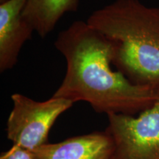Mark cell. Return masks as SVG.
<instances>
[{"label":"cell","mask_w":159,"mask_h":159,"mask_svg":"<svg viewBox=\"0 0 159 159\" xmlns=\"http://www.w3.org/2000/svg\"><path fill=\"white\" fill-rule=\"evenodd\" d=\"M54 45L65 57L66 71L53 97L86 102L107 116H135L156 101L158 88L134 84L112 68L111 43L87 21H74L59 33Z\"/></svg>","instance_id":"6da1fadb"},{"label":"cell","mask_w":159,"mask_h":159,"mask_svg":"<svg viewBox=\"0 0 159 159\" xmlns=\"http://www.w3.org/2000/svg\"><path fill=\"white\" fill-rule=\"evenodd\" d=\"M86 21L111 43L116 70L134 84L158 88V7L115 0L93 12Z\"/></svg>","instance_id":"7a4b0ae2"},{"label":"cell","mask_w":159,"mask_h":159,"mask_svg":"<svg viewBox=\"0 0 159 159\" xmlns=\"http://www.w3.org/2000/svg\"><path fill=\"white\" fill-rule=\"evenodd\" d=\"M13 108L7 121V137L13 144L31 152L48 142L49 131L58 117L74 105L71 101L52 97L43 102L15 93Z\"/></svg>","instance_id":"3957f363"},{"label":"cell","mask_w":159,"mask_h":159,"mask_svg":"<svg viewBox=\"0 0 159 159\" xmlns=\"http://www.w3.org/2000/svg\"><path fill=\"white\" fill-rule=\"evenodd\" d=\"M108 119L112 159H159V87L153 104L137 116L113 114Z\"/></svg>","instance_id":"277c9868"},{"label":"cell","mask_w":159,"mask_h":159,"mask_svg":"<svg viewBox=\"0 0 159 159\" xmlns=\"http://www.w3.org/2000/svg\"><path fill=\"white\" fill-rule=\"evenodd\" d=\"M27 0H7L0 3V71L12 69L18 62L23 45L35 32L23 17Z\"/></svg>","instance_id":"5b68a950"},{"label":"cell","mask_w":159,"mask_h":159,"mask_svg":"<svg viewBox=\"0 0 159 159\" xmlns=\"http://www.w3.org/2000/svg\"><path fill=\"white\" fill-rule=\"evenodd\" d=\"M114 146L110 134L95 131L57 143H47L32 152L33 159H112Z\"/></svg>","instance_id":"8992f818"},{"label":"cell","mask_w":159,"mask_h":159,"mask_svg":"<svg viewBox=\"0 0 159 159\" xmlns=\"http://www.w3.org/2000/svg\"><path fill=\"white\" fill-rule=\"evenodd\" d=\"M80 0H27L23 17L41 38L49 35L66 13L77 11Z\"/></svg>","instance_id":"52a82bcc"},{"label":"cell","mask_w":159,"mask_h":159,"mask_svg":"<svg viewBox=\"0 0 159 159\" xmlns=\"http://www.w3.org/2000/svg\"><path fill=\"white\" fill-rule=\"evenodd\" d=\"M0 159H33V156L31 151L13 144L8 150L1 154Z\"/></svg>","instance_id":"ba28073f"},{"label":"cell","mask_w":159,"mask_h":159,"mask_svg":"<svg viewBox=\"0 0 159 159\" xmlns=\"http://www.w3.org/2000/svg\"><path fill=\"white\" fill-rule=\"evenodd\" d=\"M6 1H7V0H0V3H2L4 2H6Z\"/></svg>","instance_id":"9c48e42d"}]
</instances>
